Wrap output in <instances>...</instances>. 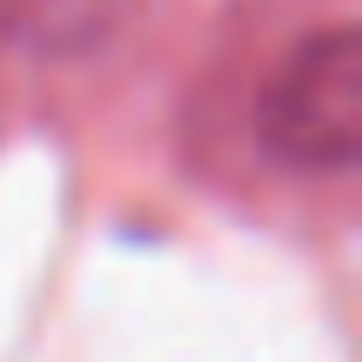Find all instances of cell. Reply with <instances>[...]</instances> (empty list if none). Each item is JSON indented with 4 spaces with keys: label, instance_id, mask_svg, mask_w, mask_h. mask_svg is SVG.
Wrapping results in <instances>:
<instances>
[{
    "label": "cell",
    "instance_id": "cell-1",
    "mask_svg": "<svg viewBox=\"0 0 362 362\" xmlns=\"http://www.w3.org/2000/svg\"><path fill=\"white\" fill-rule=\"evenodd\" d=\"M262 148L288 168H349L362 155V34L349 21L309 34L262 94Z\"/></svg>",
    "mask_w": 362,
    "mask_h": 362
},
{
    "label": "cell",
    "instance_id": "cell-2",
    "mask_svg": "<svg viewBox=\"0 0 362 362\" xmlns=\"http://www.w3.org/2000/svg\"><path fill=\"white\" fill-rule=\"evenodd\" d=\"M128 0H0V54H27V61H74L94 54Z\"/></svg>",
    "mask_w": 362,
    "mask_h": 362
}]
</instances>
